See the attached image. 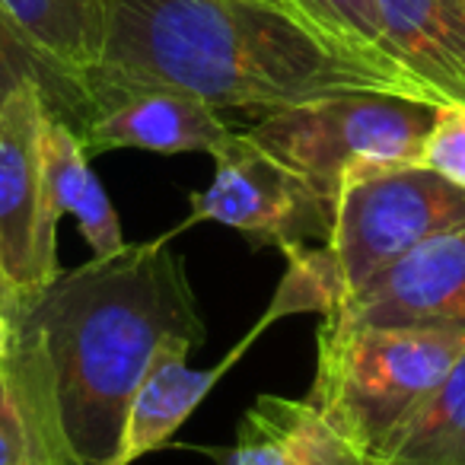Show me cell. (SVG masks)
<instances>
[{
  "mask_svg": "<svg viewBox=\"0 0 465 465\" xmlns=\"http://www.w3.org/2000/svg\"><path fill=\"white\" fill-rule=\"evenodd\" d=\"M287 4H291L293 14H300L310 26L329 35L331 42L357 52L370 64L408 80L399 71V64L389 58L386 39H382L380 29V14H376V0H287ZM408 84H414V80H408Z\"/></svg>",
  "mask_w": 465,
  "mask_h": 465,
  "instance_id": "cell-18",
  "label": "cell"
},
{
  "mask_svg": "<svg viewBox=\"0 0 465 465\" xmlns=\"http://www.w3.org/2000/svg\"><path fill=\"white\" fill-rule=\"evenodd\" d=\"M456 223H465V188L418 163L344 179L335 198L331 236L322 246L335 303Z\"/></svg>",
  "mask_w": 465,
  "mask_h": 465,
  "instance_id": "cell-5",
  "label": "cell"
},
{
  "mask_svg": "<svg viewBox=\"0 0 465 465\" xmlns=\"http://www.w3.org/2000/svg\"><path fill=\"white\" fill-rule=\"evenodd\" d=\"M0 465H80L45 351L20 322L14 348L0 361Z\"/></svg>",
  "mask_w": 465,
  "mask_h": 465,
  "instance_id": "cell-11",
  "label": "cell"
},
{
  "mask_svg": "<svg viewBox=\"0 0 465 465\" xmlns=\"http://www.w3.org/2000/svg\"><path fill=\"white\" fill-rule=\"evenodd\" d=\"M226 465H376L310 399L259 395L242 414Z\"/></svg>",
  "mask_w": 465,
  "mask_h": 465,
  "instance_id": "cell-13",
  "label": "cell"
},
{
  "mask_svg": "<svg viewBox=\"0 0 465 465\" xmlns=\"http://www.w3.org/2000/svg\"><path fill=\"white\" fill-rule=\"evenodd\" d=\"M213 163L211 185L188 198L192 217L182 226L211 220L240 230L252 246H274L284 255L329 242L335 204L242 131H232Z\"/></svg>",
  "mask_w": 465,
  "mask_h": 465,
  "instance_id": "cell-7",
  "label": "cell"
},
{
  "mask_svg": "<svg viewBox=\"0 0 465 465\" xmlns=\"http://www.w3.org/2000/svg\"><path fill=\"white\" fill-rule=\"evenodd\" d=\"M14 338H16V319L0 310V361L10 354V348H14Z\"/></svg>",
  "mask_w": 465,
  "mask_h": 465,
  "instance_id": "cell-20",
  "label": "cell"
},
{
  "mask_svg": "<svg viewBox=\"0 0 465 465\" xmlns=\"http://www.w3.org/2000/svg\"><path fill=\"white\" fill-rule=\"evenodd\" d=\"M16 322L45 351L64 430L80 465H105L122 440L124 414L169 338L207 335L185 259L169 236L58 274Z\"/></svg>",
  "mask_w": 465,
  "mask_h": 465,
  "instance_id": "cell-2",
  "label": "cell"
},
{
  "mask_svg": "<svg viewBox=\"0 0 465 465\" xmlns=\"http://www.w3.org/2000/svg\"><path fill=\"white\" fill-rule=\"evenodd\" d=\"M268 4H281V7H291V4H287V0H268ZM300 16V14H297Z\"/></svg>",
  "mask_w": 465,
  "mask_h": 465,
  "instance_id": "cell-22",
  "label": "cell"
},
{
  "mask_svg": "<svg viewBox=\"0 0 465 465\" xmlns=\"http://www.w3.org/2000/svg\"><path fill=\"white\" fill-rule=\"evenodd\" d=\"M465 351V335L440 329L357 325L322 316L316 380L306 399L325 420L376 462Z\"/></svg>",
  "mask_w": 465,
  "mask_h": 465,
  "instance_id": "cell-3",
  "label": "cell"
},
{
  "mask_svg": "<svg viewBox=\"0 0 465 465\" xmlns=\"http://www.w3.org/2000/svg\"><path fill=\"white\" fill-rule=\"evenodd\" d=\"M329 312L357 325L465 335V223L414 246Z\"/></svg>",
  "mask_w": 465,
  "mask_h": 465,
  "instance_id": "cell-9",
  "label": "cell"
},
{
  "mask_svg": "<svg viewBox=\"0 0 465 465\" xmlns=\"http://www.w3.org/2000/svg\"><path fill=\"white\" fill-rule=\"evenodd\" d=\"M376 465H465V351L382 446Z\"/></svg>",
  "mask_w": 465,
  "mask_h": 465,
  "instance_id": "cell-16",
  "label": "cell"
},
{
  "mask_svg": "<svg viewBox=\"0 0 465 465\" xmlns=\"http://www.w3.org/2000/svg\"><path fill=\"white\" fill-rule=\"evenodd\" d=\"M389 58L437 105H465V0H376Z\"/></svg>",
  "mask_w": 465,
  "mask_h": 465,
  "instance_id": "cell-12",
  "label": "cell"
},
{
  "mask_svg": "<svg viewBox=\"0 0 465 465\" xmlns=\"http://www.w3.org/2000/svg\"><path fill=\"white\" fill-rule=\"evenodd\" d=\"M48 105L26 84L0 105V272L20 306L35 300L58 265V211L42 160ZM23 312V310H20Z\"/></svg>",
  "mask_w": 465,
  "mask_h": 465,
  "instance_id": "cell-8",
  "label": "cell"
},
{
  "mask_svg": "<svg viewBox=\"0 0 465 465\" xmlns=\"http://www.w3.org/2000/svg\"><path fill=\"white\" fill-rule=\"evenodd\" d=\"M26 84L39 86L54 118H64L77 134L86 128L93 103L84 77L54 61L0 4V105Z\"/></svg>",
  "mask_w": 465,
  "mask_h": 465,
  "instance_id": "cell-15",
  "label": "cell"
},
{
  "mask_svg": "<svg viewBox=\"0 0 465 465\" xmlns=\"http://www.w3.org/2000/svg\"><path fill=\"white\" fill-rule=\"evenodd\" d=\"M42 160H45V175L52 198L61 213H71L77 220V230L90 242L93 255H115L122 252L124 242L122 223L105 194L103 182L96 179L90 166V153L84 150L80 134L48 112L45 131H42Z\"/></svg>",
  "mask_w": 465,
  "mask_h": 465,
  "instance_id": "cell-14",
  "label": "cell"
},
{
  "mask_svg": "<svg viewBox=\"0 0 465 465\" xmlns=\"http://www.w3.org/2000/svg\"><path fill=\"white\" fill-rule=\"evenodd\" d=\"M437 109L401 93L354 90L268 112L242 134L335 204L351 175L420 163Z\"/></svg>",
  "mask_w": 465,
  "mask_h": 465,
  "instance_id": "cell-4",
  "label": "cell"
},
{
  "mask_svg": "<svg viewBox=\"0 0 465 465\" xmlns=\"http://www.w3.org/2000/svg\"><path fill=\"white\" fill-rule=\"evenodd\" d=\"M331 303H335V287H331V274L329 265H325L322 246L303 249V252L287 255V272L259 322L236 341V348L226 351L213 367H188V354L198 344L188 341V338H169L156 351L150 370L143 373L141 386H137L134 399L128 405V414H124L118 450L112 452V459L105 465H131L141 456H147V452L163 450L175 437V430L192 418L194 408L217 389V382L249 354V348L274 322H281L287 316H300V312L325 316Z\"/></svg>",
  "mask_w": 465,
  "mask_h": 465,
  "instance_id": "cell-6",
  "label": "cell"
},
{
  "mask_svg": "<svg viewBox=\"0 0 465 465\" xmlns=\"http://www.w3.org/2000/svg\"><path fill=\"white\" fill-rule=\"evenodd\" d=\"M103 23L86 93L160 86L262 115L354 90L427 99L268 0H103Z\"/></svg>",
  "mask_w": 465,
  "mask_h": 465,
  "instance_id": "cell-1",
  "label": "cell"
},
{
  "mask_svg": "<svg viewBox=\"0 0 465 465\" xmlns=\"http://www.w3.org/2000/svg\"><path fill=\"white\" fill-rule=\"evenodd\" d=\"M0 310L7 312V316H20V300H16V293L10 291V284H7V278H4V272H0Z\"/></svg>",
  "mask_w": 465,
  "mask_h": 465,
  "instance_id": "cell-21",
  "label": "cell"
},
{
  "mask_svg": "<svg viewBox=\"0 0 465 465\" xmlns=\"http://www.w3.org/2000/svg\"><path fill=\"white\" fill-rule=\"evenodd\" d=\"M418 166L465 188V105H440Z\"/></svg>",
  "mask_w": 465,
  "mask_h": 465,
  "instance_id": "cell-19",
  "label": "cell"
},
{
  "mask_svg": "<svg viewBox=\"0 0 465 465\" xmlns=\"http://www.w3.org/2000/svg\"><path fill=\"white\" fill-rule=\"evenodd\" d=\"M93 115L80 131L90 156L105 150H150V153H217L232 128L201 99L188 93L137 86V90H93Z\"/></svg>",
  "mask_w": 465,
  "mask_h": 465,
  "instance_id": "cell-10",
  "label": "cell"
},
{
  "mask_svg": "<svg viewBox=\"0 0 465 465\" xmlns=\"http://www.w3.org/2000/svg\"><path fill=\"white\" fill-rule=\"evenodd\" d=\"M16 23L64 67L84 77L103 52V0H0Z\"/></svg>",
  "mask_w": 465,
  "mask_h": 465,
  "instance_id": "cell-17",
  "label": "cell"
}]
</instances>
